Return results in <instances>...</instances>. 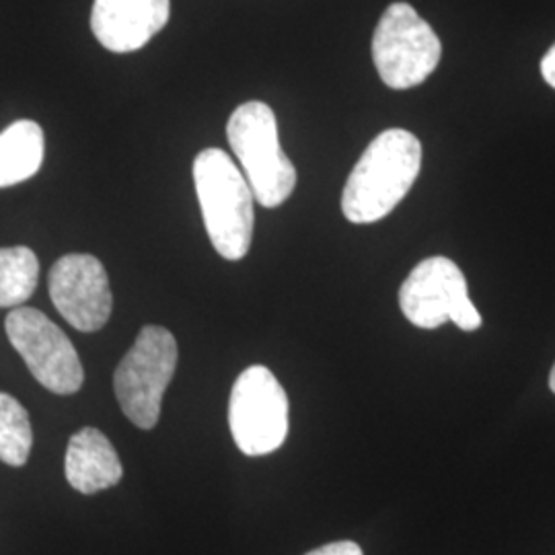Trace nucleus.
<instances>
[{
    "mask_svg": "<svg viewBox=\"0 0 555 555\" xmlns=\"http://www.w3.org/2000/svg\"><path fill=\"white\" fill-rule=\"evenodd\" d=\"M422 144L403 128L373 140L358 159L341 194V212L354 224H371L393 212L416 183Z\"/></svg>",
    "mask_w": 555,
    "mask_h": 555,
    "instance_id": "f257e3e1",
    "label": "nucleus"
},
{
    "mask_svg": "<svg viewBox=\"0 0 555 555\" xmlns=\"http://www.w3.org/2000/svg\"><path fill=\"white\" fill-rule=\"evenodd\" d=\"M194 183L212 247L229 261L249 254L254 238V192L233 159L206 149L194 160Z\"/></svg>",
    "mask_w": 555,
    "mask_h": 555,
    "instance_id": "f03ea898",
    "label": "nucleus"
},
{
    "mask_svg": "<svg viewBox=\"0 0 555 555\" xmlns=\"http://www.w3.org/2000/svg\"><path fill=\"white\" fill-rule=\"evenodd\" d=\"M227 139L245 179L263 208H278L297 185V169L280 146L276 114L263 101L238 105L227 124Z\"/></svg>",
    "mask_w": 555,
    "mask_h": 555,
    "instance_id": "7ed1b4c3",
    "label": "nucleus"
},
{
    "mask_svg": "<svg viewBox=\"0 0 555 555\" xmlns=\"http://www.w3.org/2000/svg\"><path fill=\"white\" fill-rule=\"evenodd\" d=\"M178 341L159 325L140 330L134 346L119 360L114 389L119 408L140 430H153L160 417L163 396L178 369Z\"/></svg>",
    "mask_w": 555,
    "mask_h": 555,
    "instance_id": "20e7f679",
    "label": "nucleus"
},
{
    "mask_svg": "<svg viewBox=\"0 0 555 555\" xmlns=\"http://www.w3.org/2000/svg\"><path fill=\"white\" fill-rule=\"evenodd\" d=\"M442 43L435 29L408 2H393L373 36V62L380 80L397 89L422 85L437 70Z\"/></svg>",
    "mask_w": 555,
    "mask_h": 555,
    "instance_id": "39448f33",
    "label": "nucleus"
},
{
    "mask_svg": "<svg viewBox=\"0 0 555 555\" xmlns=\"http://www.w3.org/2000/svg\"><path fill=\"white\" fill-rule=\"evenodd\" d=\"M229 426L243 455H270L284 444L288 397L270 369L256 364L238 375L229 401Z\"/></svg>",
    "mask_w": 555,
    "mask_h": 555,
    "instance_id": "423d86ee",
    "label": "nucleus"
},
{
    "mask_svg": "<svg viewBox=\"0 0 555 555\" xmlns=\"http://www.w3.org/2000/svg\"><path fill=\"white\" fill-rule=\"evenodd\" d=\"M405 319L422 330H437L453 321L463 332L481 327V315L469 298L467 280L453 259L444 256L420 261L399 291Z\"/></svg>",
    "mask_w": 555,
    "mask_h": 555,
    "instance_id": "0eeeda50",
    "label": "nucleus"
},
{
    "mask_svg": "<svg viewBox=\"0 0 555 555\" xmlns=\"http://www.w3.org/2000/svg\"><path fill=\"white\" fill-rule=\"evenodd\" d=\"M4 332L41 387L56 396H75L85 383L79 354L59 325L31 307L13 309Z\"/></svg>",
    "mask_w": 555,
    "mask_h": 555,
    "instance_id": "6e6552de",
    "label": "nucleus"
},
{
    "mask_svg": "<svg viewBox=\"0 0 555 555\" xmlns=\"http://www.w3.org/2000/svg\"><path fill=\"white\" fill-rule=\"evenodd\" d=\"M50 297L62 318L79 332H98L112 315L114 297L100 259L68 254L50 270Z\"/></svg>",
    "mask_w": 555,
    "mask_h": 555,
    "instance_id": "1a4fd4ad",
    "label": "nucleus"
},
{
    "mask_svg": "<svg viewBox=\"0 0 555 555\" xmlns=\"http://www.w3.org/2000/svg\"><path fill=\"white\" fill-rule=\"evenodd\" d=\"M169 0H95L91 31L101 46L116 54L144 48L167 25Z\"/></svg>",
    "mask_w": 555,
    "mask_h": 555,
    "instance_id": "9d476101",
    "label": "nucleus"
},
{
    "mask_svg": "<svg viewBox=\"0 0 555 555\" xmlns=\"http://www.w3.org/2000/svg\"><path fill=\"white\" fill-rule=\"evenodd\" d=\"M64 472L68 483L87 496L118 486L124 476L114 444L98 428H82L70 437Z\"/></svg>",
    "mask_w": 555,
    "mask_h": 555,
    "instance_id": "9b49d317",
    "label": "nucleus"
},
{
    "mask_svg": "<svg viewBox=\"0 0 555 555\" xmlns=\"http://www.w3.org/2000/svg\"><path fill=\"white\" fill-rule=\"evenodd\" d=\"M46 140L40 124L20 119L0 132V188L34 178L43 163Z\"/></svg>",
    "mask_w": 555,
    "mask_h": 555,
    "instance_id": "f8f14e48",
    "label": "nucleus"
},
{
    "mask_svg": "<svg viewBox=\"0 0 555 555\" xmlns=\"http://www.w3.org/2000/svg\"><path fill=\"white\" fill-rule=\"evenodd\" d=\"M40 261L29 247H0V307L17 309L36 293Z\"/></svg>",
    "mask_w": 555,
    "mask_h": 555,
    "instance_id": "ddd939ff",
    "label": "nucleus"
},
{
    "mask_svg": "<svg viewBox=\"0 0 555 555\" xmlns=\"http://www.w3.org/2000/svg\"><path fill=\"white\" fill-rule=\"evenodd\" d=\"M34 430L27 410L15 397L0 393V461L23 467L31 455Z\"/></svg>",
    "mask_w": 555,
    "mask_h": 555,
    "instance_id": "4468645a",
    "label": "nucleus"
},
{
    "mask_svg": "<svg viewBox=\"0 0 555 555\" xmlns=\"http://www.w3.org/2000/svg\"><path fill=\"white\" fill-rule=\"evenodd\" d=\"M305 555H364L360 545L354 541H336V543H327V545H321L318 550L309 552Z\"/></svg>",
    "mask_w": 555,
    "mask_h": 555,
    "instance_id": "2eb2a0df",
    "label": "nucleus"
},
{
    "mask_svg": "<svg viewBox=\"0 0 555 555\" xmlns=\"http://www.w3.org/2000/svg\"><path fill=\"white\" fill-rule=\"evenodd\" d=\"M541 75L555 89V43L550 48V52L541 60Z\"/></svg>",
    "mask_w": 555,
    "mask_h": 555,
    "instance_id": "dca6fc26",
    "label": "nucleus"
},
{
    "mask_svg": "<svg viewBox=\"0 0 555 555\" xmlns=\"http://www.w3.org/2000/svg\"><path fill=\"white\" fill-rule=\"evenodd\" d=\"M550 387H552V391L555 393V364L554 369H552V375H550Z\"/></svg>",
    "mask_w": 555,
    "mask_h": 555,
    "instance_id": "f3484780",
    "label": "nucleus"
}]
</instances>
